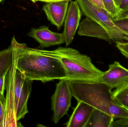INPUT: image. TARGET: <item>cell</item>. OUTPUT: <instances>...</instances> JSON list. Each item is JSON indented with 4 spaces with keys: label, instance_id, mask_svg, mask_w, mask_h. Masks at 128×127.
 <instances>
[{
    "label": "cell",
    "instance_id": "1",
    "mask_svg": "<svg viewBox=\"0 0 128 127\" xmlns=\"http://www.w3.org/2000/svg\"><path fill=\"white\" fill-rule=\"evenodd\" d=\"M10 47L12 61L5 79L4 127H20L23 126L20 120L28 113V101L33 81L26 77L17 68L18 58L22 51L27 47L26 44L18 43L13 37Z\"/></svg>",
    "mask_w": 128,
    "mask_h": 127
},
{
    "label": "cell",
    "instance_id": "2",
    "mask_svg": "<svg viewBox=\"0 0 128 127\" xmlns=\"http://www.w3.org/2000/svg\"><path fill=\"white\" fill-rule=\"evenodd\" d=\"M17 68L30 80L43 83L65 79L64 66L54 50H46L27 47L20 54Z\"/></svg>",
    "mask_w": 128,
    "mask_h": 127
},
{
    "label": "cell",
    "instance_id": "3",
    "mask_svg": "<svg viewBox=\"0 0 128 127\" xmlns=\"http://www.w3.org/2000/svg\"><path fill=\"white\" fill-rule=\"evenodd\" d=\"M72 96L114 117L128 119V111L119 104L114 97L112 89L101 81H68Z\"/></svg>",
    "mask_w": 128,
    "mask_h": 127
},
{
    "label": "cell",
    "instance_id": "4",
    "mask_svg": "<svg viewBox=\"0 0 128 127\" xmlns=\"http://www.w3.org/2000/svg\"><path fill=\"white\" fill-rule=\"evenodd\" d=\"M64 66L68 81H101L104 72L92 62L90 57L78 50L60 47L55 49Z\"/></svg>",
    "mask_w": 128,
    "mask_h": 127
},
{
    "label": "cell",
    "instance_id": "5",
    "mask_svg": "<svg viewBox=\"0 0 128 127\" xmlns=\"http://www.w3.org/2000/svg\"><path fill=\"white\" fill-rule=\"evenodd\" d=\"M77 0L83 13L101 25L107 32L111 40L116 42L125 40L126 33L115 24L106 10L96 6L90 0Z\"/></svg>",
    "mask_w": 128,
    "mask_h": 127
},
{
    "label": "cell",
    "instance_id": "6",
    "mask_svg": "<svg viewBox=\"0 0 128 127\" xmlns=\"http://www.w3.org/2000/svg\"><path fill=\"white\" fill-rule=\"evenodd\" d=\"M72 97L68 81L60 80L56 85L55 91L51 97L52 110L53 112L52 121L55 124H58L68 114Z\"/></svg>",
    "mask_w": 128,
    "mask_h": 127
},
{
    "label": "cell",
    "instance_id": "7",
    "mask_svg": "<svg viewBox=\"0 0 128 127\" xmlns=\"http://www.w3.org/2000/svg\"><path fill=\"white\" fill-rule=\"evenodd\" d=\"M81 15L80 7L77 0L71 1L65 19L63 32L67 47L73 42L80 25Z\"/></svg>",
    "mask_w": 128,
    "mask_h": 127
},
{
    "label": "cell",
    "instance_id": "8",
    "mask_svg": "<svg viewBox=\"0 0 128 127\" xmlns=\"http://www.w3.org/2000/svg\"><path fill=\"white\" fill-rule=\"evenodd\" d=\"M101 82L108 85L112 89L118 88L128 83V69L116 61L104 72Z\"/></svg>",
    "mask_w": 128,
    "mask_h": 127
},
{
    "label": "cell",
    "instance_id": "9",
    "mask_svg": "<svg viewBox=\"0 0 128 127\" xmlns=\"http://www.w3.org/2000/svg\"><path fill=\"white\" fill-rule=\"evenodd\" d=\"M28 35L34 39L40 44V47L42 48L65 43L63 33H54L46 25L32 28Z\"/></svg>",
    "mask_w": 128,
    "mask_h": 127
},
{
    "label": "cell",
    "instance_id": "10",
    "mask_svg": "<svg viewBox=\"0 0 128 127\" xmlns=\"http://www.w3.org/2000/svg\"><path fill=\"white\" fill-rule=\"evenodd\" d=\"M68 1L46 3L42 7L48 20L59 30L63 26L68 8Z\"/></svg>",
    "mask_w": 128,
    "mask_h": 127
},
{
    "label": "cell",
    "instance_id": "11",
    "mask_svg": "<svg viewBox=\"0 0 128 127\" xmlns=\"http://www.w3.org/2000/svg\"><path fill=\"white\" fill-rule=\"evenodd\" d=\"M94 108L85 102L78 101V104L68 122L66 127H86Z\"/></svg>",
    "mask_w": 128,
    "mask_h": 127
},
{
    "label": "cell",
    "instance_id": "12",
    "mask_svg": "<svg viewBox=\"0 0 128 127\" xmlns=\"http://www.w3.org/2000/svg\"><path fill=\"white\" fill-rule=\"evenodd\" d=\"M78 34L80 36L94 37L108 42L111 41L106 30L98 23L86 17L80 24Z\"/></svg>",
    "mask_w": 128,
    "mask_h": 127
},
{
    "label": "cell",
    "instance_id": "13",
    "mask_svg": "<svg viewBox=\"0 0 128 127\" xmlns=\"http://www.w3.org/2000/svg\"><path fill=\"white\" fill-rule=\"evenodd\" d=\"M114 119L109 114L94 108L86 127H111Z\"/></svg>",
    "mask_w": 128,
    "mask_h": 127
},
{
    "label": "cell",
    "instance_id": "14",
    "mask_svg": "<svg viewBox=\"0 0 128 127\" xmlns=\"http://www.w3.org/2000/svg\"><path fill=\"white\" fill-rule=\"evenodd\" d=\"M12 61V54L10 46L0 51V77L6 74L10 68Z\"/></svg>",
    "mask_w": 128,
    "mask_h": 127
},
{
    "label": "cell",
    "instance_id": "15",
    "mask_svg": "<svg viewBox=\"0 0 128 127\" xmlns=\"http://www.w3.org/2000/svg\"><path fill=\"white\" fill-rule=\"evenodd\" d=\"M113 93L114 98L119 104L124 107L128 108V83L116 89Z\"/></svg>",
    "mask_w": 128,
    "mask_h": 127
},
{
    "label": "cell",
    "instance_id": "16",
    "mask_svg": "<svg viewBox=\"0 0 128 127\" xmlns=\"http://www.w3.org/2000/svg\"><path fill=\"white\" fill-rule=\"evenodd\" d=\"M106 10L113 19L119 18L122 15V10L116 4L114 0H103Z\"/></svg>",
    "mask_w": 128,
    "mask_h": 127
},
{
    "label": "cell",
    "instance_id": "17",
    "mask_svg": "<svg viewBox=\"0 0 128 127\" xmlns=\"http://www.w3.org/2000/svg\"><path fill=\"white\" fill-rule=\"evenodd\" d=\"M115 24L126 34H128V16H122L113 19Z\"/></svg>",
    "mask_w": 128,
    "mask_h": 127
},
{
    "label": "cell",
    "instance_id": "18",
    "mask_svg": "<svg viewBox=\"0 0 128 127\" xmlns=\"http://www.w3.org/2000/svg\"><path fill=\"white\" fill-rule=\"evenodd\" d=\"M116 47L122 54L128 58V42L119 41L116 42Z\"/></svg>",
    "mask_w": 128,
    "mask_h": 127
},
{
    "label": "cell",
    "instance_id": "19",
    "mask_svg": "<svg viewBox=\"0 0 128 127\" xmlns=\"http://www.w3.org/2000/svg\"><path fill=\"white\" fill-rule=\"evenodd\" d=\"M4 95H0V127H4Z\"/></svg>",
    "mask_w": 128,
    "mask_h": 127
},
{
    "label": "cell",
    "instance_id": "20",
    "mask_svg": "<svg viewBox=\"0 0 128 127\" xmlns=\"http://www.w3.org/2000/svg\"><path fill=\"white\" fill-rule=\"evenodd\" d=\"M111 127H128V119H118L113 122Z\"/></svg>",
    "mask_w": 128,
    "mask_h": 127
},
{
    "label": "cell",
    "instance_id": "21",
    "mask_svg": "<svg viewBox=\"0 0 128 127\" xmlns=\"http://www.w3.org/2000/svg\"><path fill=\"white\" fill-rule=\"evenodd\" d=\"M120 8L122 12L120 17L128 16V0H122Z\"/></svg>",
    "mask_w": 128,
    "mask_h": 127
},
{
    "label": "cell",
    "instance_id": "22",
    "mask_svg": "<svg viewBox=\"0 0 128 127\" xmlns=\"http://www.w3.org/2000/svg\"><path fill=\"white\" fill-rule=\"evenodd\" d=\"M6 74L0 77V95H4L5 90V79Z\"/></svg>",
    "mask_w": 128,
    "mask_h": 127
},
{
    "label": "cell",
    "instance_id": "23",
    "mask_svg": "<svg viewBox=\"0 0 128 127\" xmlns=\"http://www.w3.org/2000/svg\"><path fill=\"white\" fill-rule=\"evenodd\" d=\"M90 0L96 6L106 10L103 3V0Z\"/></svg>",
    "mask_w": 128,
    "mask_h": 127
},
{
    "label": "cell",
    "instance_id": "24",
    "mask_svg": "<svg viewBox=\"0 0 128 127\" xmlns=\"http://www.w3.org/2000/svg\"><path fill=\"white\" fill-rule=\"evenodd\" d=\"M72 0H33L32 2L34 3H36L38 1H41V2H45V3H48L50 2H54V1H70Z\"/></svg>",
    "mask_w": 128,
    "mask_h": 127
},
{
    "label": "cell",
    "instance_id": "25",
    "mask_svg": "<svg viewBox=\"0 0 128 127\" xmlns=\"http://www.w3.org/2000/svg\"><path fill=\"white\" fill-rule=\"evenodd\" d=\"M114 0L116 5H117L118 7H120V6L122 0Z\"/></svg>",
    "mask_w": 128,
    "mask_h": 127
},
{
    "label": "cell",
    "instance_id": "26",
    "mask_svg": "<svg viewBox=\"0 0 128 127\" xmlns=\"http://www.w3.org/2000/svg\"><path fill=\"white\" fill-rule=\"evenodd\" d=\"M125 40H126V41H128V34H126V36Z\"/></svg>",
    "mask_w": 128,
    "mask_h": 127
},
{
    "label": "cell",
    "instance_id": "27",
    "mask_svg": "<svg viewBox=\"0 0 128 127\" xmlns=\"http://www.w3.org/2000/svg\"><path fill=\"white\" fill-rule=\"evenodd\" d=\"M124 108H126V109L128 111V108H126V107H124Z\"/></svg>",
    "mask_w": 128,
    "mask_h": 127
},
{
    "label": "cell",
    "instance_id": "28",
    "mask_svg": "<svg viewBox=\"0 0 128 127\" xmlns=\"http://www.w3.org/2000/svg\"><path fill=\"white\" fill-rule=\"evenodd\" d=\"M3 0H0V2H1V1H2Z\"/></svg>",
    "mask_w": 128,
    "mask_h": 127
},
{
    "label": "cell",
    "instance_id": "29",
    "mask_svg": "<svg viewBox=\"0 0 128 127\" xmlns=\"http://www.w3.org/2000/svg\"><path fill=\"white\" fill-rule=\"evenodd\" d=\"M30 0L32 1H33V0Z\"/></svg>",
    "mask_w": 128,
    "mask_h": 127
}]
</instances>
